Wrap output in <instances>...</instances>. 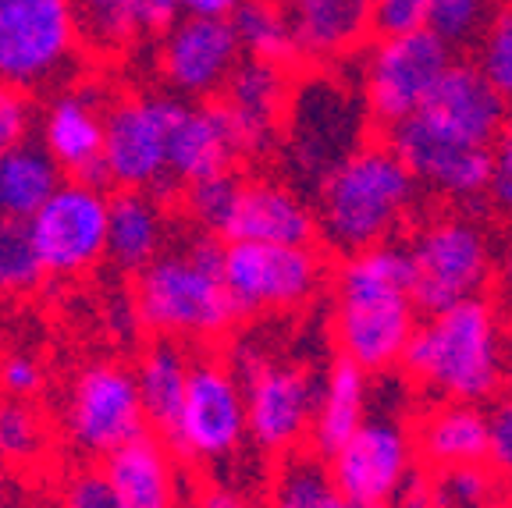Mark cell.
Instances as JSON below:
<instances>
[{"label": "cell", "mask_w": 512, "mask_h": 508, "mask_svg": "<svg viewBox=\"0 0 512 508\" xmlns=\"http://www.w3.org/2000/svg\"><path fill=\"white\" fill-rule=\"evenodd\" d=\"M228 363L246 388L249 441L264 455H292L310 445L320 377L313 366L281 356L260 338H239Z\"/></svg>", "instance_id": "5b68a950"}, {"label": "cell", "mask_w": 512, "mask_h": 508, "mask_svg": "<svg viewBox=\"0 0 512 508\" xmlns=\"http://www.w3.org/2000/svg\"><path fill=\"white\" fill-rule=\"evenodd\" d=\"M232 25L239 32V43L246 50V57L285 64V68L303 61L296 29L288 22L281 0H246L232 15Z\"/></svg>", "instance_id": "4dcf8cb0"}, {"label": "cell", "mask_w": 512, "mask_h": 508, "mask_svg": "<svg viewBox=\"0 0 512 508\" xmlns=\"http://www.w3.org/2000/svg\"><path fill=\"white\" fill-rule=\"evenodd\" d=\"M406 377L438 402H488L505 381V338L495 302H456L424 313L402 356Z\"/></svg>", "instance_id": "277c9868"}, {"label": "cell", "mask_w": 512, "mask_h": 508, "mask_svg": "<svg viewBox=\"0 0 512 508\" xmlns=\"http://www.w3.org/2000/svg\"><path fill=\"white\" fill-rule=\"evenodd\" d=\"M242 178L235 171H224V175L203 178V182L182 185V210L189 214V221L200 231H214L221 235L228 217L235 210V199H239Z\"/></svg>", "instance_id": "e575fe53"}, {"label": "cell", "mask_w": 512, "mask_h": 508, "mask_svg": "<svg viewBox=\"0 0 512 508\" xmlns=\"http://www.w3.org/2000/svg\"><path fill=\"white\" fill-rule=\"evenodd\" d=\"M43 278L47 270L36 253L29 221L0 217V295H29Z\"/></svg>", "instance_id": "d6a6232c"}, {"label": "cell", "mask_w": 512, "mask_h": 508, "mask_svg": "<svg viewBox=\"0 0 512 508\" xmlns=\"http://www.w3.org/2000/svg\"><path fill=\"white\" fill-rule=\"evenodd\" d=\"M395 508H448L445 494L438 487V477L434 473H416L402 494L395 498Z\"/></svg>", "instance_id": "bcb514c9"}, {"label": "cell", "mask_w": 512, "mask_h": 508, "mask_svg": "<svg viewBox=\"0 0 512 508\" xmlns=\"http://www.w3.org/2000/svg\"><path fill=\"white\" fill-rule=\"evenodd\" d=\"M246 57L232 18L182 15L157 43V72L178 100H210Z\"/></svg>", "instance_id": "2e32d148"}, {"label": "cell", "mask_w": 512, "mask_h": 508, "mask_svg": "<svg viewBox=\"0 0 512 508\" xmlns=\"http://www.w3.org/2000/svg\"><path fill=\"white\" fill-rule=\"evenodd\" d=\"M107 107L93 89H64L43 111V150L54 157L61 175L82 182L107 185L104 143H107Z\"/></svg>", "instance_id": "ffe728a7"}, {"label": "cell", "mask_w": 512, "mask_h": 508, "mask_svg": "<svg viewBox=\"0 0 512 508\" xmlns=\"http://www.w3.org/2000/svg\"><path fill=\"white\" fill-rule=\"evenodd\" d=\"M228 242L214 231L189 235L178 249L160 253L136 274L132 313L153 338L175 342H221L239 324L228 285H224Z\"/></svg>", "instance_id": "7a4b0ae2"}, {"label": "cell", "mask_w": 512, "mask_h": 508, "mask_svg": "<svg viewBox=\"0 0 512 508\" xmlns=\"http://www.w3.org/2000/svg\"><path fill=\"white\" fill-rule=\"evenodd\" d=\"M0 508H15V505H4V501H0Z\"/></svg>", "instance_id": "f5cc1de1"}, {"label": "cell", "mask_w": 512, "mask_h": 508, "mask_svg": "<svg viewBox=\"0 0 512 508\" xmlns=\"http://www.w3.org/2000/svg\"><path fill=\"white\" fill-rule=\"evenodd\" d=\"M267 508H352L338 487L331 462L310 445L281 455L267 480Z\"/></svg>", "instance_id": "f1b7e54d"}, {"label": "cell", "mask_w": 512, "mask_h": 508, "mask_svg": "<svg viewBox=\"0 0 512 508\" xmlns=\"http://www.w3.org/2000/svg\"><path fill=\"white\" fill-rule=\"evenodd\" d=\"M246 0H182V15L196 18H232Z\"/></svg>", "instance_id": "c3c4849f"}, {"label": "cell", "mask_w": 512, "mask_h": 508, "mask_svg": "<svg viewBox=\"0 0 512 508\" xmlns=\"http://www.w3.org/2000/svg\"><path fill=\"white\" fill-rule=\"evenodd\" d=\"M498 281H502L505 295L512 299V246L505 249L502 256H498Z\"/></svg>", "instance_id": "681fc988"}, {"label": "cell", "mask_w": 512, "mask_h": 508, "mask_svg": "<svg viewBox=\"0 0 512 508\" xmlns=\"http://www.w3.org/2000/svg\"><path fill=\"white\" fill-rule=\"evenodd\" d=\"M182 111L178 96L132 93L107 107L104 175L114 189L164 192L171 178V128Z\"/></svg>", "instance_id": "8fae6325"}, {"label": "cell", "mask_w": 512, "mask_h": 508, "mask_svg": "<svg viewBox=\"0 0 512 508\" xmlns=\"http://www.w3.org/2000/svg\"><path fill=\"white\" fill-rule=\"evenodd\" d=\"M452 64H456V50L431 29L374 40L363 50L360 64V96L370 121L388 132L413 118L431 100Z\"/></svg>", "instance_id": "9c48e42d"}, {"label": "cell", "mask_w": 512, "mask_h": 508, "mask_svg": "<svg viewBox=\"0 0 512 508\" xmlns=\"http://www.w3.org/2000/svg\"><path fill=\"white\" fill-rule=\"evenodd\" d=\"M328 462L352 505H395L416 477L420 452L413 427L392 409H377Z\"/></svg>", "instance_id": "9a60e30c"}, {"label": "cell", "mask_w": 512, "mask_h": 508, "mask_svg": "<svg viewBox=\"0 0 512 508\" xmlns=\"http://www.w3.org/2000/svg\"><path fill=\"white\" fill-rule=\"evenodd\" d=\"M57 508H125L118 491L107 480L104 466H79L72 469L57 494Z\"/></svg>", "instance_id": "ab89813d"}, {"label": "cell", "mask_w": 512, "mask_h": 508, "mask_svg": "<svg viewBox=\"0 0 512 508\" xmlns=\"http://www.w3.org/2000/svg\"><path fill=\"white\" fill-rule=\"evenodd\" d=\"M498 0H431V25L427 29L448 43L452 50L473 47L484 25L495 15Z\"/></svg>", "instance_id": "8d00e7d4"}, {"label": "cell", "mask_w": 512, "mask_h": 508, "mask_svg": "<svg viewBox=\"0 0 512 508\" xmlns=\"http://www.w3.org/2000/svg\"><path fill=\"white\" fill-rule=\"evenodd\" d=\"M43 388V366L29 352H4L0 356V395L32 398Z\"/></svg>", "instance_id": "7bdbcfd3"}, {"label": "cell", "mask_w": 512, "mask_h": 508, "mask_svg": "<svg viewBox=\"0 0 512 508\" xmlns=\"http://www.w3.org/2000/svg\"><path fill=\"white\" fill-rule=\"evenodd\" d=\"M388 143L395 146L420 189L445 203H477L488 196L495 150L488 146H466L456 139L431 132L420 118H406L388 128Z\"/></svg>", "instance_id": "e0dca14e"}, {"label": "cell", "mask_w": 512, "mask_h": 508, "mask_svg": "<svg viewBox=\"0 0 512 508\" xmlns=\"http://www.w3.org/2000/svg\"><path fill=\"white\" fill-rule=\"evenodd\" d=\"M221 104L232 118L242 157H264L281 139L288 104H292L288 68L274 61L242 57L228 86L221 89Z\"/></svg>", "instance_id": "d6986e66"}, {"label": "cell", "mask_w": 512, "mask_h": 508, "mask_svg": "<svg viewBox=\"0 0 512 508\" xmlns=\"http://www.w3.org/2000/svg\"><path fill=\"white\" fill-rule=\"evenodd\" d=\"M146 430L150 420L139 398L136 370L114 359H96L82 366L64 398V434L75 452L89 459H107Z\"/></svg>", "instance_id": "7c38bea8"}, {"label": "cell", "mask_w": 512, "mask_h": 508, "mask_svg": "<svg viewBox=\"0 0 512 508\" xmlns=\"http://www.w3.org/2000/svg\"><path fill=\"white\" fill-rule=\"evenodd\" d=\"M192 508H267V501H256L253 494L239 491L232 484H207L196 494Z\"/></svg>", "instance_id": "7dc6e473"}, {"label": "cell", "mask_w": 512, "mask_h": 508, "mask_svg": "<svg viewBox=\"0 0 512 508\" xmlns=\"http://www.w3.org/2000/svg\"><path fill=\"white\" fill-rule=\"evenodd\" d=\"M192 359L196 356H189L185 345L175 342V338H153L150 349L139 356L136 366L139 398H143L150 430H157L160 437L175 427L178 413H182L185 391H189Z\"/></svg>", "instance_id": "83f0119b"}, {"label": "cell", "mask_w": 512, "mask_h": 508, "mask_svg": "<svg viewBox=\"0 0 512 508\" xmlns=\"http://www.w3.org/2000/svg\"><path fill=\"white\" fill-rule=\"evenodd\" d=\"M29 231L50 278H79L107 260L111 192L107 185L68 178L29 217Z\"/></svg>", "instance_id": "4fadbf2b"}, {"label": "cell", "mask_w": 512, "mask_h": 508, "mask_svg": "<svg viewBox=\"0 0 512 508\" xmlns=\"http://www.w3.org/2000/svg\"><path fill=\"white\" fill-rule=\"evenodd\" d=\"M29 132H32L29 93L0 79V153L29 143Z\"/></svg>", "instance_id": "60d3db41"}, {"label": "cell", "mask_w": 512, "mask_h": 508, "mask_svg": "<svg viewBox=\"0 0 512 508\" xmlns=\"http://www.w3.org/2000/svg\"><path fill=\"white\" fill-rule=\"evenodd\" d=\"M402 246L409 256L416 306L424 313L477 299L498 278L491 231L463 210H441L416 221Z\"/></svg>", "instance_id": "8992f818"}, {"label": "cell", "mask_w": 512, "mask_h": 508, "mask_svg": "<svg viewBox=\"0 0 512 508\" xmlns=\"http://www.w3.org/2000/svg\"><path fill=\"white\" fill-rule=\"evenodd\" d=\"M132 15H136L139 40L164 36L182 18V0H132Z\"/></svg>", "instance_id": "ee69618b"}, {"label": "cell", "mask_w": 512, "mask_h": 508, "mask_svg": "<svg viewBox=\"0 0 512 508\" xmlns=\"http://www.w3.org/2000/svg\"><path fill=\"white\" fill-rule=\"evenodd\" d=\"M239 160V139L221 100H182L171 128V178L178 189L235 171Z\"/></svg>", "instance_id": "7402d4cb"}, {"label": "cell", "mask_w": 512, "mask_h": 508, "mask_svg": "<svg viewBox=\"0 0 512 508\" xmlns=\"http://www.w3.org/2000/svg\"><path fill=\"white\" fill-rule=\"evenodd\" d=\"M168 242V214L157 192L118 189L111 196V231H107V260L125 274L150 267Z\"/></svg>", "instance_id": "4316f807"}, {"label": "cell", "mask_w": 512, "mask_h": 508, "mask_svg": "<svg viewBox=\"0 0 512 508\" xmlns=\"http://www.w3.org/2000/svg\"><path fill=\"white\" fill-rule=\"evenodd\" d=\"M431 25V0H370V36H409Z\"/></svg>", "instance_id": "f35d334b"}, {"label": "cell", "mask_w": 512, "mask_h": 508, "mask_svg": "<svg viewBox=\"0 0 512 508\" xmlns=\"http://www.w3.org/2000/svg\"><path fill=\"white\" fill-rule=\"evenodd\" d=\"M488 199L498 214H505L512 221V135L509 132H505L502 143L495 146V167H491Z\"/></svg>", "instance_id": "f6af8a7d"}, {"label": "cell", "mask_w": 512, "mask_h": 508, "mask_svg": "<svg viewBox=\"0 0 512 508\" xmlns=\"http://www.w3.org/2000/svg\"><path fill=\"white\" fill-rule=\"evenodd\" d=\"M473 64L505 100H512V0H498L491 22L473 43Z\"/></svg>", "instance_id": "d590c367"}, {"label": "cell", "mask_w": 512, "mask_h": 508, "mask_svg": "<svg viewBox=\"0 0 512 508\" xmlns=\"http://www.w3.org/2000/svg\"><path fill=\"white\" fill-rule=\"evenodd\" d=\"M406 246L384 242L342 256L331 274V338L338 356L381 377L402 366L420 327Z\"/></svg>", "instance_id": "6da1fadb"}, {"label": "cell", "mask_w": 512, "mask_h": 508, "mask_svg": "<svg viewBox=\"0 0 512 508\" xmlns=\"http://www.w3.org/2000/svg\"><path fill=\"white\" fill-rule=\"evenodd\" d=\"M434 477H438L448 508H498V501H502V477L488 462L441 469Z\"/></svg>", "instance_id": "74e56055"}, {"label": "cell", "mask_w": 512, "mask_h": 508, "mask_svg": "<svg viewBox=\"0 0 512 508\" xmlns=\"http://www.w3.org/2000/svg\"><path fill=\"white\" fill-rule=\"evenodd\" d=\"M509 135H512V100H509Z\"/></svg>", "instance_id": "816d5d0a"}, {"label": "cell", "mask_w": 512, "mask_h": 508, "mask_svg": "<svg viewBox=\"0 0 512 508\" xmlns=\"http://www.w3.org/2000/svg\"><path fill=\"white\" fill-rule=\"evenodd\" d=\"M47 423L29 405V398L0 395V462L4 466H32L47 455Z\"/></svg>", "instance_id": "1f68e13d"}, {"label": "cell", "mask_w": 512, "mask_h": 508, "mask_svg": "<svg viewBox=\"0 0 512 508\" xmlns=\"http://www.w3.org/2000/svg\"><path fill=\"white\" fill-rule=\"evenodd\" d=\"M370 377L363 366H356L352 359L335 356L320 377L317 391V413H313L310 427V448L320 452L324 459L338 452L356 430L367 423V416L374 413V391H370Z\"/></svg>", "instance_id": "cb8c5ba5"}, {"label": "cell", "mask_w": 512, "mask_h": 508, "mask_svg": "<svg viewBox=\"0 0 512 508\" xmlns=\"http://www.w3.org/2000/svg\"><path fill=\"white\" fill-rule=\"evenodd\" d=\"M75 11H79L86 47L100 54H114L139 40L132 0H75Z\"/></svg>", "instance_id": "836d02e7"}, {"label": "cell", "mask_w": 512, "mask_h": 508, "mask_svg": "<svg viewBox=\"0 0 512 508\" xmlns=\"http://www.w3.org/2000/svg\"><path fill=\"white\" fill-rule=\"evenodd\" d=\"M488 466L502 480H512V391L488 409Z\"/></svg>", "instance_id": "b9f144b4"}, {"label": "cell", "mask_w": 512, "mask_h": 508, "mask_svg": "<svg viewBox=\"0 0 512 508\" xmlns=\"http://www.w3.org/2000/svg\"><path fill=\"white\" fill-rule=\"evenodd\" d=\"M104 473L118 491L125 508H178L182 505V477H178L175 448L146 430L136 441L121 445L104 462Z\"/></svg>", "instance_id": "603a6c76"}, {"label": "cell", "mask_w": 512, "mask_h": 508, "mask_svg": "<svg viewBox=\"0 0 512 508\" xmlns=\"http://www.w3.org/2000/svg\"><path fill=\"white\" fill-rule=\"evenodd\" d=\"M164 441L182 462H200V466H221L239 455V448L249 441V409L246 388L228 356L192 359L182 413Z\"/></svg>", "instance_id": "ba28073f"}, {"label": "cell", "mask_w": 512, "mask_h": 508, "mask_svg": "<svg viewBox=\"0 0 512 508\" xmlns=\"http://www.w3.org/2000/svg\"><path fill=\"white\" fill-rule=\"evenodd\" d=\"M86 47L75 0H0V79L43 89L68 79Z\"/></svg>", "instance_id": "52a82bcc"}, {"label": "cell", "mask_w": 512, "mask_h": 508, "mask_svg": "<svg viewBox=\"0 0 512 508\" xmlns=\"http://www.w3.org/2000/svg\"><path fill=\"white\" fill-rule=\"evenodd\" d=\"M224 285L239 317L299 313L328 285V260L317 246L228 242Z\"/></svg>", "instance_id": "30bf717a"}, {"label": "cell", "mask_w": 512, "mask_h": 508, "mask_svg": "<svg viewBox=\"0 0 512 508\" xmlns=\"http://www.w3.org/2000/svg\"><path fill=\"white\" fill-rule=\"evenodd\" d=\"M367 104L363 96L349 93L335 82H303L292 89V104L285 118V146L288 157L303 178L328 175L331 167L342 164L352 150H360L367 139Z\"/></svg>", "instance_id": "5bb4252c"}, {"label": "cell", "mask_w": 512, "mask_h": 508, "mask_svg": "<svg viewBox=\"0 0 512 508\" xmlns=\"http://www.w3.org/2000/svg\"><path fill=\"white\" fill-rule=\"evenodd\" d=\"M420 192V182L388 139L363 143L320 178V239L342 256L384 246L413 221Z\"/></svg>", "instance_id": "3957f363"}, {"label": "cell", "mask_w": 512, "mask_h": 508, "mask_svg": "<svg viewBox=\"0 0 512 508\" xmlns=\"http://www.w3.org/2000/svg\"><path fill=\"white\" fill-rule=\"evenodd\" d=\"M413 434L420 462L431 473L488 462V413L473 402H434Z\"/></svg>", "instance_id": "d4e9b609"}, {"label": "cell", "mask_w": 512, "mask_h": 508, "mask_svg": "<svg viewBox=\"0 0 512 508\" xmlns=\"http://www.w3.org/2000/svg\"><path fill=\"white\" fill-rule=\"evenodd\" d=\"M61 185V167L43 146L22 143L0 153V217L29 221Z\"/></svg>", "instance_id": "f546056e"}, {"label": "cell", "mask_w": 512, "mask_h": 508, "mask_svg": "<svg viewBox=\"0 0 512 508\" xmlns=\"http://www.w3.org/2000/svg\"><path fill=\"white\" fill-rule=\"evenodd\" d=\"M413 118L445 139L495 150L509 132V100L473 61H456Z\"/></svg>", "instance_id": "ac0fdd59"}, {"label": "cell", "mask_w": 512, "mask_h": 508, "mask_svg": "<svg viewBox=\"0 0 512 508\" xmlns=\"http://www.w3.org/2000/svg\"><path fill=\"white\" fill-rule=\"evenodd\" d=\"M224 242H274V246H317V207L292 185L271 178H242L239 199L221 231Z\"/></svg>", "instance_id": "44dd1931"}, {"label": "cell", "mask_w": 512, "mask_h": 508, "mask_svg": "<svg viewBox=\"0 0 512 508\" xmlns=\"http://www.w3.org/2000/svg\"><path fill=\"white\" fill-rule=\"evenodd\" d=\"M352 508H395V505H352Z\"/></svg>", "instance_id": "f907efd6"}, {"label": "cell", "mask_w": 512, "mask_h": 508, "mask_svg": "<svg viewBox=\"0 0 512 508\" xmlns=\"http://www.w3.org/2000/svg\"><path fill=\"white\" fill-rule=\"evenodd\" d=\"M303 61H338L370 32V0H281Z\"/></svg>", "instance_id": "484cf974"}]
</instances>
